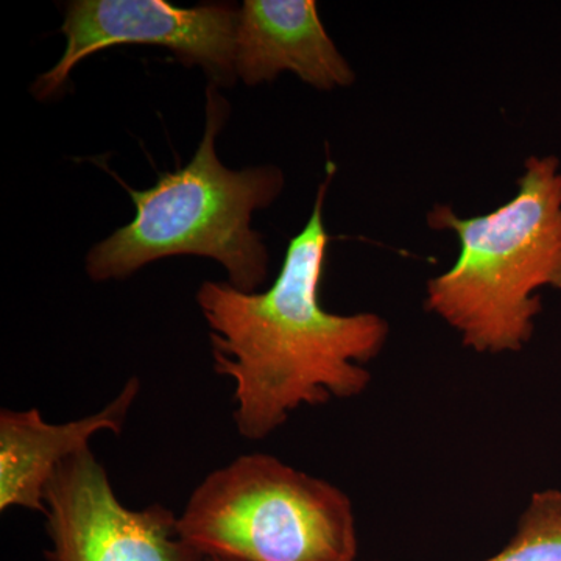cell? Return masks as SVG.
Masks as SVG:
<instances>
[{
  "label": "cell",
  "mask_w": 561,
  "mask_h": 561,
  "mask_svg": "<svg viewBox=\"0 0 561 561\" xmlns=\"http://www.w3.org/2000/svg\"><path fill=\"white\" fill-rule=\"evenodd\" d=\"M332 173L320 184L308 224L290 239L271 289L245 294L205 280L197 305L209 327L214 371L234 383L236 427L262 440L301 408L359 397L371 364L389 339L375 312L327 311L320 301L330 234L323 203Z\"/></svg>",
  "instance_id": "cell-1"
},
{
  "label": "cell",
  "mask_w": 561,
  "mask_h": 561,
  "mask_svg": "<svg viewBox=\"0 0 561 561\" xmlns=\"http://www.w3.org/2000/svg\"><path fill=\"white\" fill-rule=\"evenodd\" d=\"M427 225L454 232L460 253L427 283L424 308L474 353L522 351L542 309L538 290L561 289L560 161L530 157L511 202L474 217L435 205Z\"/></svg>",
  "instance_id": "cell-2"
},
{
  "label": "cell",
  "mask_w": 561,
  "mask_h": 561,
  "mask_svg": "<svg viewBox=\"0 0 561 561\" xmlns=\"http://www.w3.org/2000/svg\"><path fill=\"white\" fill-rule=\"evenodd\" d=\"M230 105L210 83L201 146L184 168L161 173L146 191L127 187L136 216L92 247L87 272L92 280L125 279L150 262L202 256L220 262L236 289L253 294L267 278L268 251L251 230V214L279 197L284 175L275 165L231 171L216 153V138Z\"/></svg>",
  "instance_id": "cell-3"
},
{
  "label": "cell",
  "mask_w": 561,
  "mask_h": 561,
  "mask_svg": "<svg viewBox=\"0 0 561 561\" xmlns=\"http://www.w3.org/2000/svg\"><path fill=\"white\" fill-rule=\"evenodd\" d=\"M181 537L231 561H356V515L334 483L268 454L210 472L179 516Z\"/></svg>",
  "instance_id": "cell-4"
},
{
  "label": "cell",
  "mask_w": 561,
  "mask_h": 561,
  "mask_svg": "<svg viewBox=\"0 0 561 561\" xmlns=\"http://www.w3.org/2000/svg\"><path fill=\"white\" fill-rule=\"evenodd\" d=\"M239 18L241 10L224 3L181 9L165 0H73L61 25L66 49L33 83V95L46 101L65 87L80 61L125 44L165 47L184 65L205 68L214 84H231L238 77Z\"/></svg>",
  "instance_id": "cell-5"
},
{
  "label": "cell",
  "mask_w": 561,
  "mask_h": 561,
  "mask_svg": "<svg viewBox=\"0 0 561 561\" xmlns=\"http://www.w3.org/2000/svg\"><path fill=\"white\" fill-rule=\"evenodd\" d=\"M50 561H205L161 504L133 511L114 493L91 448L69 457L46 490Z\"/></svg>",
  "instance_id": "cell-6"
},
{
  "label": "cell",
  "mask_w": 561,
  "mask_h": 561,
  "mask_svg": "<svg viewBox=\"0 0 561 561\" xmlns=\"http://www.w3.org/2000/svg\"><path fill=\"white\" fill-rule=\"evenodd\" d=\"M234 68L250 87L271 83L286 70L321 91L350 87L356 79L328 35L313 0H245Z\"/></svg>",
  "instance_id": "cell-7"
},
{
  "label": "cell",
  "mask_w": 561,
  "mask_h": 561,
  "mask_svg": "<svg viewBox=\"0 0 561 561\" xmlns=\"http://www.w3.org/2000/svg\"><path fill=\"white\" fill-rule=\"evenodd\" d=\"M140 382L128 379L101 411L68 423H49L38 409L0 411V511L25 508L46 515V490L62 461L90 448L101 432L119 435Z\"/></svg>",
  "instance_id": "cell-8"
},
{
  "label": "cell",
  "mask_w": 561,
  "mask_h": 561,
  "mask_svg": "<svg viewBox=\"0 0 561 561\" xmlns=\"http://www.w3.org/2000/svg\"><path fill=\"white\" fill-rule=\"evenodd\" d=\"M483 561H561V491H535L511 541Z\"/></svg>",
  "instance_id": "cell-9"
},
{
  "label": "cell",
  "mask_w": 561,
  "mask_h": 561,
  "mask_svg": "<svg viewBox=\"0 0 561 561\" xmlns=\"http://www.w3.org/2000/svg\"><path fill=\"white\" fill-rule=\"evenodd\" d=\"M205 561H231V560L219 559V557H206Z\"/></svg>",
  "instance_id": "cell-10"
}]
</instances>
